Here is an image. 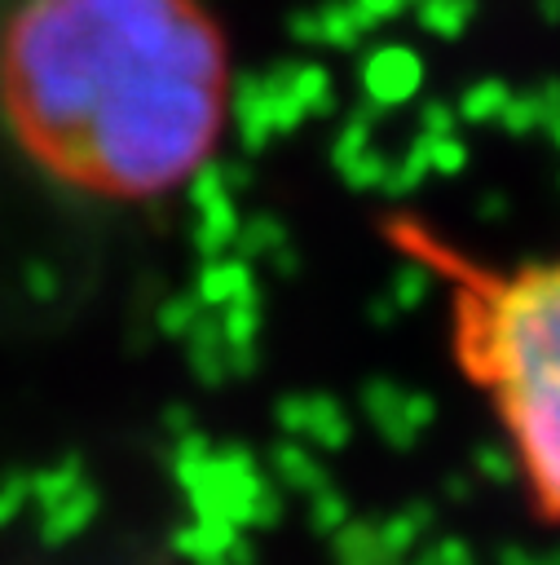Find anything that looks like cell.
<instances>
[{"label":"cell","mask_w":560,"mask_h":565,"mask_svg":"<svg viewBox=\"0 0 560 565\" xmlns=\"http://www.w3.org/2000/svg\"><path fill=\"white\" fill-rule=\"evenodd\" d=\"M229 40L207 0H22L0 35V110L62 185L154 203L229 124Z\"/></svg>","instance_id":"cell-1"},{"label":"cell","mask_w":560,"mask_h":565,"mask_svg":"<svg viewBox=\"0 0 560 565\" xmlns=\"http://www.w3.org/2000/svg\"><path fill=\"white\" fill-rule=\"evenodd\" d=\"M384 243L432 278L454 375L485 406L525 512L560 530V247L489 260L406 212Z\"/></svg>","instance_id":"cell-2"}]
</instances>
